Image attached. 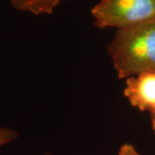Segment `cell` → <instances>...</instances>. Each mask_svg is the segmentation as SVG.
Segmentation results:
<instances>
[{"label":"cell","mask_w":155,"mask_h":155,"mask_svg":"<svg viewBox=\"0 0 155 155\" xmlns=\"http://www.w3.org/2000/svg\"><path fill=\"white\" fill-rule=\"evenodd\" d=\"M45 155H53V154H50V153H48V154H45Z\"/></svg>","instance_id":"obj_8"},{"label":"cell","mask_w":155,"mask_h":155,"mask_svg":"<svg viewBox=\"0 0 155 155\" xmlns=\"http://www.w3.org/2000/svg\"><path fill=\"white\" fill-rule=\"evenodd\" d=\"M107 50L119 78L155 72V18L117 29Z\"/></svg>","instance_id":"obj_1"},{"label":"cell","mask_w":155,"mask_h":155,"mask_svg":"<svg viewBox=\"0 0 155 155\" xmlns=\"http://www.w3.org/2000/svg\"><path fill=\"white\" fill-rule=\"evenodd\" d=\"M150 115H151V122H152V127L153 129V132L155 134V107L153 110L150 112Z\"/></svg>","instance_id":"obj_7"},{"label":"cell","mask_w":155,"mask_h":155,"mask_svg":"<svg viewBox=\"0 0 155 155\" xmlns=\"http://www.w3.org/2000/svg\"><path fill=\"white\" fill-rule=\"evenodd\" d=\"M91 12L97 28L120 29L154 19L155 0H101Z\"/></svg>","instance_id":"obj_2"},{"label":"cell","mask_w":155,"mask_h":155,"mask_svg":"<svg viewBox=\"0 0 155 155\" xmlns=\"http://www.w3.org/2000/svg\"><path fill=\"white\" fill-rule=\"evenodd\" d=\"M124 96L133 107L150 113L155 107V72L127 78Z\"/></svg>","instance_id":"obj_3"},{"label":"cell","mask_w":155,"mask_h":155,"mask_svg":"<svg viewBox=\"0 0 155 155\" xmlns=\"http://www.w3.org/2000/svg\"><path fill=\"white\" fill-rule=\"evenodd\" d=\"M117 155H140L136 149L134 148L133 145L131 144H123L120 147Z\"/></svg>","instance_id":"obj_6"},{"label":"cell","mask_w":155,"mask_h":155,"mask_svg":"<svg viewBox=\"0 0 155 155\" xmlns=\"http://www.w3.org/2000/svg\"><path fill=\"white\" fill-rule=\"evenodd\" d=\"M65 0H11V5L18 11L30 12L34 15H50Z\"/></svg>","instance_id":"obj_4"},{"label":"cell","mask_w":155,"mask_h":155,"mask_svg":"<svg viewBox=\"0 0 155 155\" xmlns=\"http://www.w3.org/2000/svg\"><path fill=\"white\" fill-rule=\"evenodd\" d=\"M18 133L16 130L6 127H0V147L17 140Z\"/></svg>","instance_id":"obj_5"}]
</instances>
